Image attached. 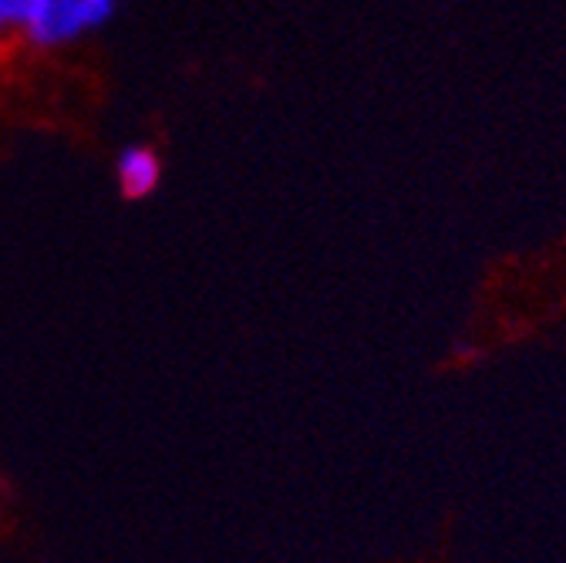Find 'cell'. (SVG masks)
Instances as JSON below:
<instances>
[{
  "label": "cell",
  "instance_id": "4",
  "mask_svg": "<svg viewBox=\"0 0 566 563\" xmlns=\"http://www.w3.org/2000/svg\"><path fill=\"white\" fill-rule=\"evenodd\" d=\"M11 24H18V18H14V4H11V0H0V31H8Z\"/></svg>",
  "mask_w": 566,
  "mask_h": 563
},
{
  "label": "cell",
  "instance_id": "1",
  "mask_svg": "<svg viewBox=\"0 0 566 563\" xmlns=\"http://www.w3.org/2000/svg\"><path fill=\"white\" fill-rule=\"evenodd\" d=\"M88 28L85 11H82V0H51L44 8V14L28 28V38L41 48L71 41L75 34H82Z\"/></svg>",
  "mask_w": 566,
  "mask_h": 563
},
{
  "label": "cell",
  "instance_id": "3",
  "mask_svg": "<svg viewBox=\"0 0 566 563\" xmlns=\"http://www.w3.org/2000/svg\"><path fill=\"white\" fill-rule=\"evenodd\" d=\"M14 4V18H18V24L28 31L41 14H44V8L51 4V0H11Z\"/></svg>",
  "mask_w": 566,
  "mask_h": 563
},
{
  "label": "cell",
  "instance_id": "2",
  "mask_svg": "<svg viewBox=\"0 0 566 563\" xmlns=\"http://www.w3.org/2000/svg\"><path fill=\"white\" fill-rule=\"evenodd\" d=\"M118 179L128 196H146L159 183V159L149 149H125L118 159Z\"/></svg>",
  "mask_w": 566,
  "mask_h": 563
}]
</instances>
